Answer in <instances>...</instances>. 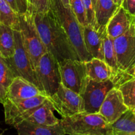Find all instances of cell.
<instances>
[{"label": "cell", "mask_w": 135, "mask_h": 135, "mask_svg": "<svg viewBox=\"0 0 135 135\" xmlns=\"http://www.w3.org/2000/svg\"><path fill=\"white\" fill-rule=\"evenodd\" d=\"M34 21L41 38L47 49L59 62L66 59H80L65 30L51 10L34 13Z\"/></svg>", "instance_id": "1"}, {"label": "cell", "mask_w": 135, "mask_h": 135, "mask_svg": "<svg viewBox=\"0 0 135 135\" xmlns=\"http://www.w3.org/2000/svg\"><path fill=\"white\" fill-rule=\"evenodd\" d=\"M50 5L51 11L65 30L80 60L86 61L92 59L86 48L83 26L75 17L71 7L65 6L61 0H50Z\"/></svg>", "instance_id": "2"}, {"label": "cell", "mask_w": 135, "mask_h": 135, "mask_svg": "<svg viewBox=\"0 0 135 135\" xmlns=\"http://www.w3.org/2000/svg\"><path fill=\"white\" fill-rule=\"evenodd\" d=\"M60 120L65 134L112 135L111 124L100 113L83 112Z\"/></svg>", "instance_id": "3"}, {"label": "cell", "mask_w": 135, "mask_h": 135, "mask_svg": "<svg viewBox=\"0 0 135 135\" xmlns=\"http://www.w3.org/2000/svg\"><path fill=\"white\" fill-rule=\"evenodd\" d=\"M19 17L20 33L22 42L36 71L40 59L47 50L36 25L34 13L28 10L26 13L19 15Z\"/></svg>", "instance_id": "4"}, {"label": "cell", "mask_w": 135, "mask_h": 135, "mask_svg": "<svg viewBox=\"0 0 135 135\" xmlns=\"http://www.w3.org/2000/svg\"><path fill=\"white\" fill-rule=\"evenodd\" d=\"M35 72L40 88L47 97L53 96L61 84L59 61L47 51L40 59Z\"/></svg>", "instance_id": "5"}, {"label": "cell", "mask_w": 135, "mask_h": 135, "mask_svg": "<svg viewBox=\"0 0 135 135\" xmlns=\"http://www.w3.org/2000/svg\"><path fill=\"white\" fill-rule=\"evenodd\" d=\"M114 87L115 85L112 79L99 82L87 77L85 86L80 94L83 99L84 112L99 113L107 95Z\"/></svg>", "instance_id": "6"}, {"label": "cell", "mask_w": 135, "mask_h": 135, "mask_svg": "<svg viewBox=\"0 0 135 135\" xmlns=\"http://www.w3.org/2000/svg\"><path fill=\"white\" fill-rule=\"evenodd\" d=\"M55 110L62 117H69L84 112L81 95L61 84L57 92L48 97Z\"/></svg>", "instance_id": "7"}, {"label": "cell", "mask_w": 135, "mask_h": 135, "mask_svg": "<svg viewBox=\"0 0 135 135\" xmlns=\"http://www.w3.org/2000/svg\"><path fill=\"white\" fill-rule=\"evenodd\" d=\"M59 66L62 84L81 94L87 79L84 61L66 59L59 62Z\"/></svg>", "instance_id": "8"}, {"label": "cell", "mask_w": 135, "mask_h": 135, "mask_svg": "<svg viewBox=\"0 0 135 135\" xmlns=\"http://www.w3.org/2000/svg\"><path fill=\"white\" fill-rule=\"evenodd\" d=\"M14 35L15 40V54L13 57L6 59V61L13 70L16 76L25 78L40 88L36 72L32 67L30 57L24 46L20 31L14 30Z\"/></svg>", "instance_id": "9"}, {"label": "cell", "mask_w": 135, "mask_h": 135, "mask_svg": "<svg viewBox=\"0 0 135 135\" xmlns=\"http://www.w3.org/2000/svg\"><path fill=\"white\" fill-rule=\"evenodd\" d=\"M114 46L119 71L130 73L135 65V20L125 34L114 39Z\"/></svg>", "instance_id": "10"}, {"label": "cell", "mask_w": 135, "mask_h": 135, "mask_svg": "<svg viewBox=\"0 0 135 135\" xmlns=\"http://www.w3.org/2000/svg\"><path fill=\"white\" fill-rule=\"evenodd\" d=\"M47 98L44 95L23 100H11L6 98L2 103L4 108L5 123L7 125L14 127L18 119L24 113L29 109L42 104Z\"/></svg>", "instance_id": "11"}, {"label": "cell", "mask_w": 135, "mask_h": 135, "mask_svg": "<svg viewBox=\"0 0 135 135\" xmlns=\"http://www.w3.org/2000/svg\"><path fill=\"white\" fill-rule=\"evenodd\" d=\"M54 111H55V108L51 102L47 98L42 104L29 109L24 113L18 119L17 124L26 120L44 126H55L61 123V120L55 115Z\"/></svg>", "instance_id": "12"}, {"label": "cell", "mask_w": 135, "mask_h": 135, "mask_svg": "<svg viewBox=\"0 0 135 135\" xmlns=\"http://www.w3.org/2000/svg\"><path fill=\"white\" fill-rule=\"evenodd\" d=\"M128 109L129 108L125 104L121 92L118 88L114 87L107 95L99 113L109 124H112Z\"/></svg>", "instance_id": "13"}, {"label": "cell", "mask_w": 135, "mask_h": 135, "mask_svg": "<svg viewBox=\"0 0 135 135\" xmlns=\"http://www.w3.org/2000/svg\"><path fill=\"white\" fill-rule=\"evenodd\" d=\"M40 95L46 96V94L35 84L22 76H18L15 78L9 87L5 98H7L11 100H23Z\"/></svg>", "instance_id": "14"}, {"label": "cell", "mask_w": 135, "mask_h": 135, "mask_svg": "<svg viewBox=\"0 0 135 135\" xmlns=\"http://www.w3.org/2000/svg\"><path fill=\"white\" fill-rule=\"evenodd\" d=\"M83 38L86 48L92 57H97L104 60V38L107 30L101 32L93 25H88L83 26Z\"/></svg>", "instance_id": "15"}, {"label": "cell", "mask_w": 135, "mask_h": 135, "mask_svg": "<svg viewBox=\"0 0 135 135\" xmlns=\"http://www.w3.org/2000/svg\"><path fill=\"white\" fill-rule=\"evenodd\" d=\"M134 20V16L131 15L121 5L108 22L106 26L107 33L112 38L115 39L129 30Z\"/></svg>", "instance_id": "16"}, {"label": "cell", "mask_w": 135, "mask_h": 135, "mask_svg": "<svg viewBox=\"0 0 135 135\" xmlns=\"http://www.w3.org/2000/svg\"><path fill=\"white\" fill-rule=\"evenodd\" d=\"M14 127L19 135L65 134L61 123L55 126H44L25 120L17 124Z\"/></svg>", "instance_id": "17"}, {"label": "cell", "mask_w": 135, "mask_h": 135, "mask_svg": "<svg viewBox=\"0 0 135 135\" xmlns=\"http://www.w3.org/2000/svg\"><path fill=\"white\" fill-rule=\"evenodd\" d=\"M119 7L113 0H97L95 6L94 27L101 32L105 31L108 22Z\"/></svg>", "instance_id": "18"}, {"label": "cell", "mask_w": 135, "mask_h": 135, "mask_svg": "<svg viewBox=\"0 0 135 135\" xmlns=\"http://www.w3.org/2000/svg\"><path fill=\"white\" fill-rule=\"evenodd\" d=\"M86 73L88 79L96 81H105L112 79L113 76L112 69L104 60L92 57L84 61Z\"/></svg>", "instance_id": "19"}, {"label": "cell", "mask_w": 135, "mask_h": 135, "mask_svg": "<svg viewBox=\"0 0 135 135\" xmlns=\"http://www.w3.org/2000/svg\"><path fill=\"white\" fill-rule=\"evenodd\" d=\"M112 135H135V113L129 109L112 124Z\"/></svg>", "instance_id": "20"}, {"label": "cell", "mask_w": 135, "mask_h": 135, "mask_svg": "<svg viewBox=\"0 0 135 135\" xmlns=\"http://www.w3.org/2000/svg\"><path fill=\"white\" fill-rule=\"evenodd\" d=\"M0 57L5 59L13 57L15 51L14 30L0 24Z\"/></svg>", "instance_id": "21"}, {"label": "cell", "mask_w": 135, "mask_h": 135, "mask_svg": "<svg viewBox=\"0 0 135 135\" xmlns=\"http://www.w3.org/2000/svg\"><path fill=\"white\" fill-rule=\"evenodd\" d=\"M16 75L6 59L0 57V100L2 104Z\"/></svg>", "instance_id": "22"}, {"label": "cell", "mask_w": 135, "mask_h": 135, "mask_svg": "<svg viewBox=\"0 0 135 135\" xmlns=\"http://www.w3.org/2000/svg\"><path fill=\"white\" fill-rule=\"evenodd\" d=\"M0 24L10 27L13 30L20 31L19 14L5 0H0Z\"/></svg>", "instance_id": "23"}, {"label": "cell", "mask_w": 135, "mask_h": 135, "mask_svg": "<svg viewBox=\"0 0 135 135\" xmlns=\"http://www.w3.org/2000/svg\"><path fill=\"white\" fill-rule=\"evenodd\" d=\"M129 109H135V78L125 82L118 87Z\"/></svg>", "instance_id": "24"}, {"label": "cell", "mask_w": 135, "mask_h": 135, "mask_svg": "<svg viewBox=\"0 0 135 135\" xmlns=\"http://www.w3.org/2000/svg\"><path fill=\"white\" fill-rule=\"evenodd\" d=\"M69 2L71 10L73 11L80 25L83 26L89 25L82 0H69Z\"/></svg>", "instance_id": "25"}, {"label": "cell", "mask_w": 135, "mask_h": 135, "mask_svg": "<svg viewBox=\"0 0 135 135\" xmlns=\"http://www.w3.org/2000/svg\"><path fill=\"white\" fill-rule=\"evenodd\" d=\"M28 10L36 13H47L51 10L50 0H28Z\"/></svg>", "instance_id": "26"}, {"label": "cell", "mask_w": 135, "mask_h": 135, "mask_svg": "<svg viewBox=\"0 0 135 135\" xmlns=\"http://www.w3.org/2000/svg\"><path fill=\"white\" fill-rule=\"evenodd\" d=\"M5 1L19 15L24 14L28 10V0H5Z\"/></svg>", "instance_id": "27"}, {"label": "cell", "mask_w": 135, "mask_h": 135, "mask_svg": "<svg viewBox=\"0 0 135 135\" xmlns=\"http://www.w3.org/2000/svg\"><path fill=\"white\" fill-rule=\"evenodd\" d=\"M82 2H83V6L86 11L88 24L95 26L96 25L95 9L92 0H82Z\"/></svg>", "instance_id": "28"}, {"label": "cell", "mask_w": 135, "mask_h": 135, "mask_svg": "<svg viewBox=\"0 0 135 135\" xmlns=\"http://www.w3.org/2000/svg\"><path fill=\"white\" fill-rule=\"evenodd\" d=\"M121 6L135 17V0H123Z\"/></svg>", "instance_id": "29"}, {"label": "cell", "mask_w": 135, "mask_h": 135, "mask_svg": "<svg viewBox=\"0 0 135 135\" xmlns=\"http://www.w3.org/2000/svg\"><path fill=\"white\" fill-rule=\"evenodd\" d=\"M61 1L63 2V3L64 4V5L67 7H70V2L69 0H61Z\"/></svg>", "instance_id": "30"}, {"label": "cell", "mask_w": 135, "mask_h": 135, "mask_svg": "<svg viewBox=\"0 0 135 135\" xmlns=\"http://www.w3.org/2000/svg\"><path fill=\"white\" fill-rule=\"evenodd\" d=\"M130 73H131V75L133 76V77L135 78V65H134V67H133V69H131V71Z\"/></svg>", "instance_id": "31"}, {"label": "cell", "mask_w": 135, "mask_h": 135, "mask_svg": "<svg viewBox=\"0 0 135 135\" xmlns=\"http://www.w3.org/2000/svg\"><path fill=\"white\" fill-rule=\"evenodd\" d=\"M113 1H114L115 3H117V5H120V6H121V4H122L123 0H113Z\"/></svg>", "instance_id": "32"}, {"label": "cell", "mask_w": 135, "mask_h": 135, "mask_svg": "<svg viewBox=\"0 0 135 135\" xmlns=\"http://www.w3.org/2000/svg\"><path fill=\"white\" fill-rule=\"evenodd\" d=\"M96 1H97V0H92V2H93V5H94V9H95V6H96Z\"/></svg>", "instance_id": "33"}, {"label": "cell", "mask_w": 135, "mask_h": 135, "mask_svg": "<svg viewBox=\"0 0 135 135\" xmlns=\"http://www.w3.org/2000/svg\"><path fill=\"white\" fill-rule=\"evenodd\" d=\"M133 111H134V112L135 113V109H133Z\"/></svg>", "instance_id": "34"}]
</instances>
